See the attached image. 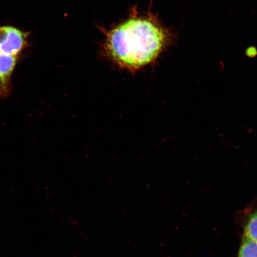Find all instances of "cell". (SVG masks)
Returning <instances> with one entry per match:
<instances>
[{"instance_id":"3","label":"cell","mask_w":257,"mask_h":257,"mask_svg":"<svg viewBox=\"0 0 257 257\" xmlns=\"http://www.w3.org/2000/svg\"><path fill=\"white\" fill-rule=\"evenodd\" d=\"M19 57L0 52V98H6L12 91V76Z\"/></svg>"},{"instance_id":"5","label":"cell","mask_w":257,"mask_h":257,"mask_svg":"<svg viewBox=\"0 0 257 257\" xmlns=\"http://www.w3.org/2000/svg\"><path fill=\"white\" fill-rule=\"evenodd\" d=\"M238 257H257V242L243 236Z\"/></svg>"},{"instance_id":"2","label":"cell","mask_w":257,"mask_h":257,"mask_svg":"<svg viewBox=\"0 0 257 257\" xmlns=\"http://www.w3.org/2000/svg\"><path fill=\"white\" fill-rule=\"evenodd\" d=\"M29 33L6 26L0 27V52L19 57L28 46Z\"/></svg>"},{"instance_id":"4","label":"cell","mask_w":257,"mask_h":257,"mask_svg":"<svg viewBox=\"0 0 257 257\" xmlns=\"http://www.w3.org/2000/svg\"><path fill=\"white\" fill-rule=\"evenodd\" d=\"M243 236L257 242V210L250 214L247 220Z\"/></svg>"},{"instance_id":"1","label":"cell","mask_w":257,"mask_h":257,"mask_svg":"<svg viewBox=\"0 0 257 257\" xmlns=\"http://www.w3.org/2000/svg\"><path fill=\"white\" fill-rule=\"evenodd\" d=\"M168 40L167 31L156 19L133 16L109 32L105 48L118 66L135 72L154 62Z\"/></svg>"}]
</instances>
